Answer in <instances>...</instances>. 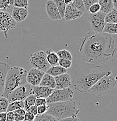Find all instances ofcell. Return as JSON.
Returning <instances> with one entry per match:
<instances>
[{
    "label": "cell",
    "mask_w": 117,
    "mask_h": 121,
    "mask_svg": "<svg viewBox=\"0 0 117 121\" xmlns=\"http://www.w3.org/2000/svg\"><path fill=\"white\" fill-rule=\"evenodd\" d=\"M78 50L83 61L93 65H102L114 57L116 48L111 35L90 31L80 39Z\"/></svg>",
    "instance_id": "6da1fadb"
},
{
    "label": "cell",
    "mask_w": 117,
    "mask_h": 121,
    "mask_svg": "<svg viewBox=\"0 0 117 121\" xmlns=\"http://www.w3.org/2000/svg\"><path fill=\"white\" fill-rule=\"evenodd\" d=\"M112 73L111 68L106 64L93 65L86 63L75 70L71 83L75 90L86 94L101 78Z\"/></svg>",
    "instance_id": "7a4b0ae2"
},
{
    "label": "cell",
    "mask_w": 117,
    "mask_h": 121,
    "mask_svg": "<svg viewBox=\"0 0 117 121\" xmlns=\"http://www.w3.org/2000/svg\"><path fill=\"white\" fill-rule=\"evenodd\" d=\"M47 113L58 121L70 117H76L80 112L77 104L74 101L59 102L47 104Z\"/></svg>",
    "instance_id": "3957f363"
},
{
    "label": "cell",
    "mask_w": 117,
    "mask_h": 121,
    "mask_svg": "<svg viewBox=\"0 0 117 121\" xmlns=\"http://www.w3.org/2000/svg\"><path fill=\"white\" fill-rule=\"evenodd\" d=\"M27 70L21 67L10 68L6 75L5 88L2 97L7 98L10 93L18 87L27 83Z\"/></svg>",
    "instance_id": "277c9868"
},
{
    "label": "cell",
    "mask_w": 117,
    "mask_h": 121,
    "mask_svg": "<svg viewBox=\"0 0 117 121\" xmlns=\"http://www.w3.org/2000/svg\"><path fill=\"white\" fill-rule=\"evenodd\" d=\"M117 80L113 73L101 78L94 86H93L88 92L93 95H101L108 94L116 86Z\"/></svg>",
    "instance_id": "5b68a950"
},
{
    "label": "cell",
    "mask_w": 117,
    "mask_h": 121,
    "mask_svg": "<svg viewBox=\"0 0 117 121\" xmlns=\"http://www.w3.org/2000/svg\"><path fill=\"white\" fill-rule=\"evenodd\" d=\"M30 64L32 68L46 73L50 67L46 59V54L45 51H40L31 54L29 59Z\"/></svg>",
    "instance_id": "8992f818"
},
{
    "label": "cell",
    "mask_w": 117,
    "mask_h": 121,
    "mask_svg": "<svg viewBox=\"0 0 117 121\" xmlns=\"http://www.w3.org/2000/svg\"><path fill=\"white\" fill-rule=\"evenodd\" d=\"M33 87L26 83L11 91L6 98L9 103L16 101H24L29 95L33 94Z\"/></svg>",
    "instance_id": "52a82bcc"
},
{
    "label": "cell",
    "mask_w": 117,
    "mask_h": 121,
    "mask_svg": "<svg viewBox=\"0 0 117 121\" xmlns=\"http://www.w3.org/2000/svg\"><path fill=\"white\" fill-rule=\"evenodd\" d=\"M74 91L70 88L62 90L54 89L51 95L46 98L47 104L72 101L74 97Z\"/></svg>",
    "instance_id": "ba28073f"
},
{
    "label": "cell",
    "mask_w": 117,
    "mask_h": 121,
    "mask_svg": "<svg viewBox=\"0 0 117 121\" xmlns=\"http://www.w3.org/2000/svg\"><path fill=\"white\" fill-rule=\"evenodd\" d=\"M16 24L8 12L0 11V32L4 33L5 38L8 37V32L15 28Z\"/></svg>",
    "instance_id": "9c48e42d"
},
{
    "label": "cell",
    "mask_w": 117,
    "mask_h": 121,
    "mask_svg": "<svg viewBox=\"0 0 117 121\" xmlns=\"http://www.w3.org/2000/svg\"><path fill=\"white\" fill-rule=\"evenodd\" d=\"M106 14L99 12L95 14H90L89 17V21L91 28L94 33H101L105 26L104 19Z\"/></svg>",
    "instance_id": "30bf717a"
},
{
    "label": "cell",
    "mask_w": 117,
    "mask_h": 121,
    "mask_svg": "<svg viewBox=\"0 0 117 121\" xmlns=\"http://www.w3.org/2000/svg\"><path fill=\"white\" fill-rule=\"evenodd\" d=\"M44 74L45 73L35 68H31L27 72L26 76L27 83L33 87L39 86Z\"/></svg>",
    "instance_id": "8fae6325"
},
{
    "label": "cell",
    "mask_w": 117,
    "mask_h": 121,
    "mask_svg": "<svg viewBox=\"0 0 117 121\" xmlns=\"http://www.w3.org/2000/svg\"><path fill=\"white\" fill-rule=\"evenodd\" d=\"M54 79L56 84L55 89L56 90H62L69 88L72 84L70 76L67 73L55 77Z\"/></svg>",
    "instance_id": "7c38bea8"
},
{
    "label": "cell",
    "mask_w": 117,
    "mask_h": 121,
    "mask_svg": "<svg viewBox=\"0 0 117 121\" xmlns=\"http://www.w3.org/2000/svg\"><path fill=\"white\" fill-rule=\"evenodd\" d=\"M46 10L47 15L51 20L59 21L61 19V17L54 0H50L46 2Z\"/></svg>",
    "instance_id": "4fadbf2b"
},
{
    "label": "cell",
    "mask_w": 117,
    "mask_h": 121,
    "mask_svg": "<svg viewBox=\"0 0 117 121\" xmlns=\"http://www.w3.org/2000/svg\"><path fill=\"white\" fill-rule=\"evenodd\" d=\"M11 16L16 23L22 22L27 18L28 16V11L27 9L14 7Z\"/></svg>",
    "instance_id": "5bb4252c"
},
{
    "label": "cell",
    "mask_w": 117,
    "mask_h": 121,
    "mask_svg": "<svg viewBox=\"0 0 117 121\" xmlns=\"http://www.w3.org/2000/svg\"><path fill=\"white\" fill-rule=\"evenodd\" d=\"M10 66L7 63L0 61V97L2 96L5 88V80Z\"/></svg>",
    "instance_id": "9a60e30c"
},
{
    "label": "cell",
    "mask_w": 117,
    "mask_h": 121,
    "mask_svg": "<svg viewBox=\"0 0 117 121\" xmlns=\"http://www.w3.org/2000/svg\"><path fill=\"white\" fill-rule=\"evenodd\" d=\"M84 13L78 11L76 8L73 7L70 5H66V9H65V15H64V17H65V21H69L71 20H76V19L79 18Z\"/></svg>",
    "instance_id": "2e32d148"
},
{
    "label": "cell",
    "mask_w": 117,
    "mask_h": 121,
    "mask_svg": "<svg viewBox=\"0 0 117 121\" xmlns=\"http://www.w3.org/2000/svg\"><path fill=\"white\" fill-rule=\"evenodd\" d=\"M54 89L37 86L33 87V94H35L37 98H42L46 99L51 95Z\"/></svg>",
    "instance_id": "e0dca14e"
},
{
    "label": "cell",
    "mask_w": 117,
    "mask_h": 121,
    "mask_svg": "<svg viewBox=\"0 0 117 121\" xmlns=\"http://www.w3.org/2000/svg\"><path fill=\"white\" fill-rule=\"evenodd\" d=\"M39 86L46 87L49 88V89L54 90V89H55V86H56L54 78L45 73Z\"/></svg>",
    "instance_id": "ac0fdd59"
},
{
    "label": "cell",
    "mask_w": 117,
    "mask_h": 121,
    "mask_svg": "<svg viewBox=\"0 0 117 121\" xmlns=\"http://www.w3.org/2000/svg\"><path fill=\"white\" fill-rule=\"evenodd\" d=\"M46 54V59L47 62L48 63L50 66H54L58 65L59 58L56 53L52 51L51 49L46 50L45 51Z\"/></svg>",
    "instance_id": "d6986e66"
},
{
    "label": "cell",
    "mask_w": 117,
    "mask_h": 121,
    "mask_svg": "<svg viewBox=\"0 0 117 121\" xmlns=\"http://www.w3.org/2000/svg\"><path fill=\"white\" fill-rule=\"evenodd\" d=\"M100 7V12L107 14L114 8L112 0H99L98 1Z\"/></svg>",
    "instance_id": "ffe728a7"
},
{
    "label": "cell",
    "mask_w": 117,
    "mask_h": 121,
    "mask_svg": "<svg viewBox=\"0 0 117 121\" xmlns=\"http://www.w3.org/2000/svg\"><path fill=\"white\" fill-rule=\"evenodd\" d=\"M66 72H67V69H64L59 65H56L54 66H50L46 73L55 78L62 74L66 73Z\"/></svg>",
    "instance_id": "44dd1931"
},
{
    "label": "cell",
    "mask_w": 117,
    "mask_h": 121,
    "mask_svg": "<svg viewBox=\"0 0 117 121\" xmlns=\"http://www.w3.org/2000/svg\"><path fill=\"white\" fill-rule=\"evenodd\" d=\"M105 23H117V9L114 8L111 12L106 14L104 19Z\"/></svg>",
    "instance_id": "7402d4cb"
},
{
    "label": "cell",
    "mask_w": 117,
    "mask_h": 121,
    "mask_svg": "<svg viewBox=\"0 0 117 121\" xmlns=\"http://www.w3.org/2000/svg\"><path fill=\"white\" fill-rule=\"evenodd\" d=\"M24 109V103L23 101H16L9 103V105L7 108V112H13L19 109Z\"/></svg>",
    "instance_id": "603a6c76"
},
{
    "label": "cell",
    "mask_w": 117,
    "mask_h": 121,
    "mask_svg": "<svg viewBox=\"0 0 117 121\" xmlns=\"http://www.w3.org/2000/svg\"><path fill=\"white\" fill-rule=\"evenodd\" d=\"M103 33L108 35H116L117 34V24L115 23H105L103 29Z\"/></svg>",
    "instance_id": "cb8c5ba5"
},
{
    "label": "cell",
    "mask_w": 117,
    "mask_h": 121,
    "mask_svg": "<svg viewBox=\"0 0 117 121\" xmlns=\"http://www.w3.org/2000/svg\"><path fill=\"white\" fill-rule=\"evenodd\" d=\"M37 98L36 95L35 94H32L31 95H29L25 100L23 101L24 103V109L25 111H27L30 107H32V106L35 105V101Z\"/></svg>",
    "instance_id": "d4e9b609"
},
{
    "label": "cell",
    "mask_w": 117,
    "mask_h": 121,
    "mask_svg": "<svg viewBox=\"0 0 117 121\" xmlns=\"http://www.w3.org/2000/svg\"><path fill=\"white\" fill-rule=\"evenodd\" d=\"M54 2L56 4V8L58 9L59 13L61 19L64 17V15L65 12V9H66V5L64 2V0H54Z\"/></svg>",
    "instance_id": "484cf974"
},
{
    "label": "cell",
    "mask_w": 117,
    "mask_h": 121,
    "mask_svg": "<svg viewBox=\"0 0 117 121\" xmlns=\"http://www.w3.org/2000/svg\"><path fill=\"white\" fill-rule=\"evenodd\" d=\"M34 121H59L51 115L46 113L43 115H37L35 116Z\"/></svg>",
    "instance_id": "4316f807"
},
{
    "label": "cell",
    "mask_w": 117,
    "mask_h": 121,
    "mask_svg": "<svg viewBox=\"0 0 117 121\" xmlns=\"http://www.w3.org/2000/svg\"><path fill=\"white\" fill-rule=\"evenodd\" d=\"M59 59L62 60H66L72 61V54L69 51L66 50H61L58 51L56 53Z\"/></svg>",
    "instance_id": "83f0119b"
},
{
    "label": "cell",
    "mask_w": 117,
    "mask_h": 121,
    "mask_svg": "<svg viewBox=\"0 0 117 121\" xmlns=\"http://www.w3.org/2000/svg\"><path fill=\"white\" fill-rule=\"evenodd\" d=\"M70 5L83 13L86 12L83 0H72V2Z\"/></svg>",
    "instance_id": "f1b7e54d"
},
{
    "label": "cell",
    "mask_w": 117,
    "mask_h": 121,
    "mask_svg": "<svg viewBox=\"0 0 117 121\" xmlns=\"http://www.w3.org/2000/svg\"><path fill=\"white\" fill-rule=\"evenodd\" d=\"M13 0H0V11H5L13 5Z\"/></svg>",
    "instance_id": "f546056e"
},
{
    "label": "cell",
    "mask_w": 117,
    "mask_h": 121,
    "mask_svg": "<svg viewBox=\"0 0 117 121\" xmlns=\"http://www.w3.org/2000/svg\"><path fill=\"white\" fill-rule=\"evenodd\" d=\"M9 105L8 99L3 97H0V113L7 112Z\"/></svg>",
    "instance_id": "4dcf8cb0"
},
{
    "label": "cell",
    "mask_w": 117,
    "mask_h": 121,
    "mask_svg": "<svg viewBox=\"0 0 117 121\" xmlns=\"http://www.w3.org/2000/svg\"><path fill=\"white\" fill-rule=\"evenodd\" d=\"M13 5L14 7L27 9L29 6V1L27 0H15Z\"/></svg>",
    "instance_id": "1f68e13d"
},
{
    "label": "cell",
    "mask_w": 117,
    "mask_h": 121,
    "mask_svg": "<svg viewBox=\"0 0 117 121\" xmlns=\"http://www.w3.org/2000/svg\"><path fill=\"white\" fill-rule=\"evenodd\" d=\"M58 65L65 69H69V68H70L72 66V61L66 60L59 59Z\"/></svg>",
    "instance_id": "d6a6232c"
},
{
    "label": "cell",
    "mask_w": 117,
    "mask_h": 121,
    "mask_svg": "<svg viewBox=\"0 0 117 121\" xmlns=\"http://www.w3.org/2000/svg\"><path fill=\"white\" fill-rule=\"evenodd\" d=\"M100 5H99V4L98 2H96V3L93 4L90 7V8L89 9V12L91 13V14H95V13H97L99 12H100Z\"/></svg>",
    "instance_id": "836d02e7"
},
{
    "label": "cell",
    "mask_w": 117,
    "mask_h": 121,
    "mask_svg": "<svg viewBox=\"0 0 117 121\" xmlns=\"http://www.w3.org/2000/svg\"><path fill=\"white\" fill-rule=\"evenodd\" d=\"M84 6L85 8V11L86 12H89V9L90 7L94 4L98 2V0H83Z\"/></svg>",
    "instance_id": "e575fe53"
},
{
    "label": "cell",
    "mask_w": 117,
    "mask_h": 121,
    "mask_svg": "<svg viewBox=\"0 0 117 121\" xmlns=\"http://www.w3.org/2000/svg\"><path fill=\"white\" fill-rule=\"evenodd\" d=\"M35 105L37 107H40V106L47 105V101L46 99L42 98H37L35 101Z\"/></svg>",
    "instance_id": "d590c367"
},
{
    "label": "cell",
    "mask_w": 117,
    "mask_h": 121,
    "mask_svg": "<svg viewBox=\"0 0 117 121\" xmlns=\"http://www.w3.org/2000/svg\"><path fill=\"white\" fill-rule=\"evenodd\" d=\"M47 106L43 105L37 107V115H43L47 113Z\"/></svg>",
    "instance_id": "8d00e7d4"
},
{
    "label": "cell",
    "mask_w": 117,
    "mask_h": 121,
    "mask_svg": "<svg viewBox=\"0 0 117 121\" xmlns=\"http://www.w3.org/2000/svg\"><path fill=\"white\" fill-rule=\"evenodd\" d=\"M35 118V116L33 115L31 113L26 112L24 116V120L28 121H34Z\"/></svg>",
    "instance_id": "74e56055"
},
{
    "label": "cell",
    "mask_w": 117,
    "mask_h": 121,
    "mask_svg": "<svg viewBox=\"0 0 117 121\" xmlns=\"http://www.w3.org/2000/svg\"><path fill=\"white\" fill-rule=\"evenodd\" d=\"M27 112H29L33 114V115L36 116L37 115V107L36 106L33 105L32 107H30L27 111H26Z\"/></svg>",
    "instance_id": "f35d334b"
},
{
    "label": "cell",
    "mask_w": 117,
    "mask_h": 121,
    "mask_svg": "<svg viewBox=\"0 0 117 121\" xmlns=\"http://www.w3.org/2000/svg\"><path fill=\"white\" fill-rule=\"evenodd\" d=\"M6 121H14V113H13V112H7Z\"/></svg>",
    "instance_id": "ab89813d"
},
{
    "label": "cell",
    "mask_w": 117,
    "mask_h": 121,
    "mask_svg": "<svg viewBox=\"0 0 117 121\" xmlns=\"http://www.w3.org/2000/svg\"><path fill=\"white\" fill-rule=\"evenodd\" d=\"M26 112V111L23 109V108H22V109H17V110H16L15 111H13V113L19 115L20 116H22V117H24Z\"/></svg>",
    "instance_id": "60d3db41"
},
{
    "label": "cell",
    "mask_w": 117,
    "mask_h": 121,
    "mask_svg": "<svg viewBox=\"0 0 117 121\" xmlns=\"http://www.w3.org/2000/svg\"><path fill=\"white\" fill-rule=\"evenodd\" d=\"M59 121H81L80 119L78 118V117H70V118H65V119H61Z\"/></svg>",
    "instance_id": "b9f144b4"
},
{
    "label": "cell",
    "mask_w": 117,
    "mask_h": 121,
    "mask_svg": "<svg viewBox=\"0 0 117 121\" xmlns=\"http://www.w3.org/2000/svg\"><path fill=\"white\" fill-rule=\"evenodd\" d=\"M23 120L24 117H22L14 113V121H23Z\"/></svg>",
    "instance_id": "7bdbcfd3"
},
{
    "label": "cell",
    "mask_w": 117,
    "mask_h": 121,
    "mask_svg": "<svg viewBox=\"0 0 117 121\" xmlns=\"http://www.w3.org/2000/svg\"><path fill=\"white\" fill-rule=\"evenodd\" d=\"M7 120V112L0 113V121H6Z\"/></svg>",
    "instance_id": "ee69618b"
},
{
    "label": "cell",
    "mask_w": 117,
    "mask_h": 121,
    "mask_svg": "<svg viewBox=\"0 0 117 121\" xmlns=\"http://www.w3.org/2000/svg\"><path fill=\"white\" fill-rule=\"evenodd\" d=\"M72 0H65V1H64V2H65L66 5H70V4L72 3Z\"/></svg>",
    "instance_id": "f6af8a7d"
},
{
    "label": "cell",
    "mask_w": 117,
    "mask_h": 121,
    "mask_svg": "<svg viewBox=\"0 0 117 121\" xmlns=\"http://www.w3.org/2000/svg\"><path fill=\"white\" fill-rule=\"evenodd\" d=\"M112 1H113V5H114V8L117 9V0H113Z\"/></svg>",
    "instance_id": "bcb514c9"
},
{
    "label": "cell",
    "mask_w": 117,
    "mask_h": 121,
    "mask_svg": "<svg viewBox=\"0 0 117 121\" xmlns=\"http://www.w3.org/2000/svg\"><path fill=\"white\" fill-rule=\"evenodd\" d=\"M23 121H25V120H23Z\"/></svg>",
    "instance_id": "7dc6e473"
}]
</instances>
